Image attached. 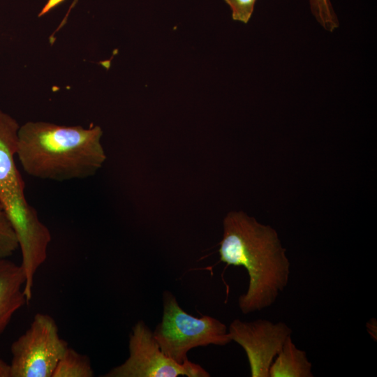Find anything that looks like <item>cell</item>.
Listing matches in <instances>:
<instances>
[{
	"label": "cell",
	"instance_id": "1",
	"mask_svg": "<svg viewBox=\"0 0 377 377\" xmlns=\"http://www.w3.org/2000/svg\"><path fill=\"white\" fill-rule=\"evenodd\" d=\"M219 242L220 261L243 266L249 277L246 292L238 298L242 313L272 306L287 286L290 263L278 233L242 211L228 213Z\"/></svg>",
	"mask_w": 377,
	"mask_h": 377
},
{
	"label": "cell",
	"instance_id": "2",
	"mask_svg": "<svg viewBox=\"0 0 377 377\" xmlns=\"http://www.w3.org/2000/svg\"><path fill=\"white\" fill-rule=\"evenodd\" d=\"M98 126L28 121L17 132L16 156L35 178L67 181L93 176L106 160Z\"/></svg>",
	"mask_w": 377,
	"mask_h": 377
},
{
	"label": "cell",
	"instance_id": "3",
	"mask_svg": "<svg viewBox=\"0 0 377 377\" xmlns=\"http://www.w3.org/2000/svg\"><path fill=\"white\" fill-rule=\"evenodd\" d=\"M19 128L15 119L0 110V202L17 237L25 275L24 291L30 300L35 274L47 259L52 237L25 197L24 182L15 160Z\"/></svg>",
	"mask_w": 377,
	"mask_h": 377
},
{
	"label": "cell",
	"instance_id": "4",
	"mask_svg": "<svg viewBox=\"0 0 377 377\" xmlns=\"http://www.w3.org/2000/svg\"><path fill=\"white\" fill-rule=\"evenodd\" d=\"M163 304L162 320L153 334L162 351L175 362L187 361V353L191 348L210 344L226 346L232 341L224 323L212 316L197 318L188 314L171 292L164 291Z\"/></svg>",
	"mask_w": 377,
	"mask_h": 377
},
{
	"label": "cell",
	"instance_id": "5",
	"mask_svg": "<svg viewBox=\"0 0 377 377\" xmlns=\"http://www.w3.org/2000/svg\"><path fill=\"white\" fill-rule=\"evenodd\" d=\"M68 347L53 318L36 313L29 327L11 345V377H52Z\"/></svg>",
	"mask_w": 377,
	"mask_h": 377
},
{
	"label": "cell",
	"instance_id": "6",
	"mask_svg": "<svg viewBox=\"0 0 377 377\" xmlns=\"http://www.w3.org/2000/svg\"><path fill=\"white\" fill-rule=\"evenodd\" d=\"M127 360L103 375L104 377H208L209 374L190 360L179 364L161 349L153 332L144 321L132 328L128 341Z\"/></svg>",
	"mask_w": 377,
	"mask_h": 377
},
{
	"label": "cell",
	"instance_id": "7",
	"mask_svg": "<svg viewBox=\"0 0 377 377\" xmlns=\"http://www.w3.org/2000/svg\"><path fill=\"white\" fill-rule=\"evenodd\" d=\"M228 331L231 340L244 350L251 377H269L273 360L292 334L286 323L263 318L251 322L235 319Z\"/></svg>",
	"mask_w": 377,
	"mask_h": 377
},
{
	"label": "cell",
	"instance_id": "8",
	"mask_svg": "<svg viewBox=\"0 0 377 377\" xmlns=\"http://www.w3.org/2000/svg\"><path fill=\"white\" fill-rule=\"evenodd\" d=\"M25 275L21 265L0 258V334L14 314L27 304L24 292Z\"/></svg>",
	"mask_w": 377,
	"mask_h": 377
},
{
	"label": "cell",
	"instance_id": "9",
	"mask_svg": "<svg viewBox=\"0 0 377 377\" xmlns=\"http://www.w3.org/2000/svg\"><path fill=\"white\" fill-rule=\"evenodd\" d=\"M312 364L306 353L298 348L291 336L275 357L269 370V377H313Z\"/></svg>",
	"mask_w": 377,
	"mask_h": 377
},
{
	"label": "cell",
	"instance_id": "10",
	"mask_svg": "<svg viewBox=\"0 0 377 377\" xmlns=\"http://www.w3.org/2000/svg\"><path fill=\"white\" fill-rule=\"evenodd\" d=\"M94 372L89 359L74 349L67 348L60 358L52 377H92Z\"/></svg>",
	"mask_w": 377,
	"mask_h": 377
},
{
	"label": "cell",
	"instance_id": "11",
	"mask_svg": "<svg viewBox=\"0 0 377 377\" xmlns=\"http://www.w3.org/2000/svg\"><path fill=\"white\" fill-rule=\"evenodd\" d=\"M18 248L19 244L16 233L0 202V258H7Z\"/></svg>",
	"mask_w": 377,
	"mask_h": 377
},
{
	"label": "cell",
	"instance_id": "12",
	"mask_svg": "<svg viewBox=\"0 0 377 377\" xmlns=\"http://www.w3.org/2000/svg\"><path fill=\"white\" fill-rule=\"evenodd\" d=\"M312 15L327 31L332 32L339 22L330 0H309Z\"/></svg>",
	"mask_w": 377,
	"mask_h": 377
},
{
	"label": "cell",
	"instance_id": "13",
	"mask_svg": "<svg viewBox=\"0 0 377 377\" xmlns=\"http://www.w3.org/2000/svg\"><path fill=\"white\" fill-rule=\"evenodd\" d=\"M230 6L233 20L246 24L254 10L256 0H224Z\"/></svg>",
	"mask_w": 377,
	"mask_h": 377
},
{
	"label": "cell",
	"instance_id": "14",
	"mask_svg": "<svg viewBox=\"0 0 377 377\" xmlns=\"http://www.w3.org/2000/svg\"><path fill=\"white\" fill-rule=\"evenodd\" d=\"M0 377H11L10 364L0 358Z\"/></svg>",
	"mask_w": 377,
	"mask_h": 377
}]
</instances>
